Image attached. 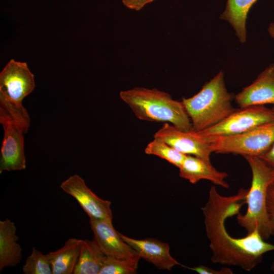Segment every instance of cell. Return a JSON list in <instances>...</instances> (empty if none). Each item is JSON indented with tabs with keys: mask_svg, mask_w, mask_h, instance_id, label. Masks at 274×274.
I'll list each match as a JSON object with an SVG mask.
<instances>
[{
	"mask_svg": "<svg viewBox=\"0 0 274 274\" xmlns=\"http://www.w3.org/2000/svg\"><path fill=\"white\" fill-rule=\"evenodd\" d=\"M22 271L25 274H52V268L46 255L34 247L32 252L22 265Z\"/></svg>",
	"mask_w": 274,
	"mask_h": 274,
	"instance_id": "44dd1931",
	"label": "cell"
},
{
	"mask_svg": "<svg viewBox=\"0 0 274 274\" xmlns=\"http://www.w3.org/2000/svg\"><path fill=\"white\" fill-rule=\"evenodd\" d=\"M257 0H227L224 11L220 19L228 21L235 30L242 43L247 39L246 20L248 12Z\"/></svg>",
	"mask_w": 274,
	"mask_h": 274,
	"instance_id": "e0dca14e",
	"label": "cell"
},
{
	"mask_svg": "<svg viewBox=\"0 0 274 274\" xmlns=\"http://www.w3.org/2000/svg\"><path fill=\"white\" fill-rule=\"evenodd\" d=\"M90 225L96 242L104 254L117 259H130L139 256L121 237L114 229L112 221L90 219Z\"/></svg>",
	"mask_w": 274,
	"mask_h": 274,
	"instance_id": "8fae6325",
	"label": "cell"
},
{
	"mask_svg": "<svg viewBox=\"0 0 274 274\" xmlns=\"http://www.w3.org/2000/svg\"><path fill=\"white\" fill-rule=\"evenodd\" d=\"M199 274H232V270L228 267H223L219 270H216L208 266L199 265L192 267H185Z\"/></svg>",
	"mask_w": 274,
	"mask_h": 274,
	"instance_id": "603a6c76",
	"label": "cell"
},
{
	"mask_svg": "<svg viewBox=\"0 0 274 274\" xmlns=\"http://www.w3.org/2000/svg\"><path fill=\"white\" fill-rule=\"evenodd\" d=\"M144 151L147 155L158 156L178 168L186 156L162 140L154 138Z\"/></svg>",
	"mask_w": 274,
	"mask_h": 274,
	"instance_id": "d6986e66",
	"label": "cell"
},
{
	"mask_svg": "<svg viewBox=\"0 0 274 274\" xmlns=\"http://www.w3.org/2000/svg\"><path fill=\"white\" fill-rule=\"evenodd\" d=\"M269 35L274 39V23H271L267 29ZM274 65V63L273 64Z\"/></svg>",
	"mask_w": 274,
	"mask_h": 274,
	"instance_id": "484cf974",
	"label": "cell"
},
{
	"mask_svg": "<svg viewBox=\"0 0 274 274\" xmlns=\"http://www.w3.org/2000/svg\"><path fill=\"white\" fill-rule=\"evenodd\" d=\"M240 108L271 104L274 106V65L262 72L250 85L234 96Z\"/></svg>",
	"mask_w": 274,
	"mask_h": 274,
	"instance_id": "7c38bea8",
	"label": "cell"
},
{
	"mask_svg": "<svg viewBox=\"0 0 274 274\" xmlns=\"http://www.w3.org/2000/svg\"><path fill=\"white\" fill-rule=\"evenodd\" d=\"M266 209L271 227L272 235L274 236V182L269 186L267 189Z\"/></svg>",
	"mask_w": 274,
	"mask_h": 274,
	"instance_id": "7402d4cb",
	"label": "cell"
},
{
	"mask_svg": "<svg viewBox=\"0 0 274 274\" xmlns=\"http://www.w3.org/2000/svg\"><path fill=\"white\" fill-rule=\"evenodd\" d=\"M4 129L0 160V173L4 170H22L26 167L23 134L27 131L15 122L0 117Z\"/></svg>",
	"mask_w": 274,
	"mask_h": 274,
	"instance_id": "30bf717a",
	"label": "cell"
},
{
	"mask_svg": "<svg viewBox=\"0 0 274 274\" xmlns=\"http://www.w3.org/2000/svg\"><path fill=\"white\" fill-rule=\"evenodd\" d=\"M179 169L180 177L190 183L196 184L201 180H207L223 188L229 187L225 180L227 173L217 170L211 163L199 157L186 155Z\"/></svg>",
	"mask_w": 274,
	"mask_h": 274,
	"instance_id": "5bb4252c",
	"label": "cell"
},
{
	"mask_svg": "<svg viewBox=\"0 0 274 274\" xmlns=\"http://www.w3.org/2000/svg\"><path fill=\"white\" fill-rule=\"evenodd\" d=\"M154 138L162 140L184 155L194 156L211 163L210 157L213 152L211 144L198 132L183 131L164 123L155 133Z\"/></svg>",
	"mask_w": 274,
	"mask_h": 274,
	"instance_id": "ba28073f",
	"label": "cell"
},
{
	"mask_svg": "<svg viewBox=\"0 0 274 274\" xmlns=\"http://www.w3.org/2000/svg\"><path fill=\"white\" fill-rule=\"evenodd\" d=\"M83 239L70 238L64 246L47 254L51 264L53 274L73 273L78 261Z\"/></svg>",
	"mask_w": 274,
	"mask_h": 274,
	"instance_id": "2e32d148",
	"label": "cell"
},
{
	"mask_svg": "<svg viewBox=\"0 0 274 274\" xmlns=\"http://www.w3.org/2000/svg\"><path fill=\"white\" fill-rule=\"evenodd\" d=\"M35 87L34 76L27 63L11 59L0 74V116L27 131L30 118L22 102Z\"/></svg>",
	"mask_w": 274,
	"mask_h": 274,
	"instance_id": "5b68a950",
	"label": "cell"
},
{
	"mask_svg": "<svg viewBox=\"0 0 274 274\" xmlns=\"http://www.w3.org/2000/svg\"><path fill=\"white\" fill-rule=\"evenodd\" d=\"M15 223L9 219L0 221V271L7 267H15L22 259V248L17 243Z\"/></svg>",
	"mask_w": 274,
	"mask_h": 274,
	"instance_id": "9a60e30c",
	"label": "cell"
},
{
	"mask_svg": "<svg viewBox=\"0 0 274 274\" xmlns=\"http://www.w3.org/2000/svg\"><path fill=\"white\" fill-rule=\"evenodd\" d=\"M270 268L274 272V261L272 263Z\"/></svg>",
	"mask_w": 274,
	"mask_h": 274,
	"instance_id": "4316f807",
	"label": "cell"
},
{
	"mask_svg": "<svg viewBox=\"0 0 274 274\" xmlns=\"http://www.w3.org/2000/svg\"><path fill=\"white\" fill-rule=\"evenodd\" d=\"M60 187L63 191L77 200L90 219L112 221L111 202L98 197L79 175L71 176L62 182Z\"/></svg>",
	"mask_w": 274,
	"mask_h": 274,
	"instance_id": "9c48e42d",
	"label": "cell"
},
{
	"mask_svg": "<svg viewBox=\"0 0 274 274\" xmlns=\"http://www.w3.org/2000/svg\"><path fill=\"white\" fill-rule=\"evenodd\" d=\"M274 170V142L260 156L258 157Z\"/></svg>",
	"mask_w": 274,
	"mask_h": 274,
	"instance_id": "d4e9b609",
	"label": "cell"
},
{
	"mask_svg": "<svg viewBox=\"0 0 274 274\" xmlns=\"http://www.w3.org/2000/svg\"><path fill=\"white\" fill-rule=\"evenodd\" d=\"M272 121L274 109L263 106H249L236 109L219 123L198 132L207 137L231 136Z\"/></svg>",
	"mask_w": 274,
	"mask_h": 274,
	"instance_id": "52a82bcc",
	"label": "cell"
},
{
	"mask_svg": "<svg viewBox=\"0 0 274 274\" xmlns=\"http://www.w3.org/2000/svg\"><path fill=\"white\" fill-rule=\"evenodd\" d=\"M120 97L140 120L168 123L185 131L192 130L182 101L173 99L165 92L155 88L135 87L121 91Z\"/></svg>",
	"mask_w": 274,
	"mask_h": 274,
	"instance_id": "7a4b0ae2",
	"label": "cell"
},
{
	"mask_svg": "<svg viewBox=\"0 0 274 274\" xmlns=\"http://www.w3.org/2000/svg\"><path fill=\"white\" fill-rule=\"evenodd\" d=\"M154 0H122L123 4L127 8L139 11L145 6L152 2Z\"/></svg>",
	"mask_w": 274,
	"mask_h": 274,
	"instance_id": "cb8c5ba5",
	"label": "cell"
},
{
	"mask_svg": "<svg viewBox=\"0 0 274 274\" xmlns=\"http://www.w3.org/2000/svg\"><path fill=\"white\" fill-rule=\"evenodd\" d=\"M140 256L117 259L106 256L99 274H134L137 272Z\"/></svg>",
	"mask_w": 274,
	"mask_h": 274,
	"instance_id": "ffe728a7",
	"label": "cell"
},
{
	"mask_svg": "<svg viewBox=\"0 0 274 274\" xmlns=\"http://www.w3.org/2000/svg\"><path fill=\"white\" fill-rule=\"evenodd\" d=\"M106 255L93 239L83 240L74 274H99Z\"/></svg>",
	"mask_w": 274,
	"mask_h": 274,
	"instance_id": "ac0fdd59",
	"label": "cell"
},
{
	"mask_svg": "<svg viewBox=\"0 0 274 274\" xmlns=\"http://www.w3.org/2000/svg\"><path fill=\"white\" fill-rule=\"evenodd\" d=\"M248 190L241 188L236 194L225 196L212 186L208 200L201 209L212 253V261L249 271L261 263L264 254L274 251V244L264 240L257 230L244 237L235 238L226 229V219L239 213L246 203Z\"/></svg>",
	"mask_w": 274,
	"mask_h": 274,
	"instance_id": "6da1fadb",
	"label": "cell"
},
{
	"mask_svg": "<svg viewBox=\"0 0 274 274\" xmlns=\"http://www.w3.org/2000/svg\"><path fill=\"white\" fill-rule=\"evenodd\" d=\"M119 234L141 258L151 263L157 268L170 270L175 266L180 265L170 255L169 246L167 243L153 238L136 239L120 233Z\"/></svg>",
	"mask_w": 274,
	"mask_h": 274,
	"instance_id": "4fadbf2b",
	"label": "cell"
},
{
	"mask_svg": "<svg viewBox=\"0 0 274 274\" xmlns=\"http://www.w3.org/2000/svg\"><path fill=\"white\" fill-rule=\"evenodd\" d=\"M234 97L225 86L224 75L218 73L201 89L182 102L191 121L192 130L198 132L219 123L235 110L232 104Z\"/></svg>",
	"mask_w": 274,
	"mask_h": 274,
	"instance_id": "3957f363",
	"label": "cell"
},
{
	"mask_svg": "<svg viewBox=\"0 0 274 274\" xmlns=\"http://www.w3.org/2000/svg\"><path fill=\"white\" fill-rule=\"evenodd\" d=\"M204 137L210 142L213 152L259 157L274 142V121L236 135Z\"/></svg>",
	"mask_w": 274,
	"mask_h": 274,
	"instance_id": "8992f818",
	"label": "cell"
},
{
	"mask_svg": "<svg viewBox=\"0 0 274 274\" xmlns=\"http://www.w3.org/2000/svg\"><path fill=\"white\" fill-rule=\"evenodd\" d=\"M244 157L251 168L252 178L246 198L247 210L244 214L237 215V221L247 231V234L257 230L267 241L272 232L266 209V196L269 186L274 182V170L258 157Z\"/></svg>",
	"mask_w": 274,
	"mask_h": 274,
	"instance_id": "277c9868",
	"label": "cell"
}]
</instances>
